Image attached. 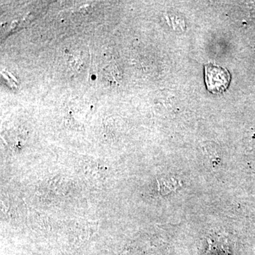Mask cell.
Instances as JSON below:
<instances>
[{"label": "cell", "mask_w": 255, "mask_h": 255, "mask_svg": "<svg viewBox=\"0 0 255 255\" xmlns=\"http://www.w3.org/2000/svg\"><path fill=\"white\" fill-rule=\"evenodd\" d=\"M227 70L215 65H206L205 80L208 90L212 93H221L226 90L230 82Z\"/></svg>", "instance_id": "6da1fadb"}]
</instances>
